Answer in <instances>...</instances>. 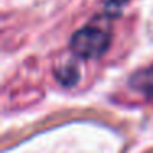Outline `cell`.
I'll return each mask as SVG.
<instances>
[{"label":"cell","instance_id":"6da1fadb","mask_svg":"<svg viewBox=\"0 0 153 153\" xmlns=\"http://www.w3.org/2000/svg\"><path fill=\"white\" fill-rule=\"evenodd\" d=\"M112 43L109 25H99L97 20L74 31L69 41V50L81 59H97L104 56Z\"/></svg>","mask_w":153,"mask_h":153},{"label":"cell","instance_id":"7a4b0ae2","mask_svg":"<svg viewBox=\"0 0 153 153\" xmlns=\"http://www.w3.org/2000/svg\"><path fill=\"white\" fill-rule=\"evenodd\" d=\"M128 86L145 99H153V66L138 69L128 77Z\"/></svg>","mask_w":153,"mask_h":153},{"label":"cell","instance_id":"3957f363","mask_svg":"<svg viewBox=\"0 0 153 153\" xmlns=\"http://www.w3.org/2000/svg\"><path fill=\"white\" fill-rule=\"evenodd\" d=\"M54 76L61 86L73 87L79 81V69L74 64H64V66H59L54 69Z\"/></svg>","mask_w":153,"mask_h":153},{"label":"cell","instance_id":"277c9868","mask_svg":"<svg viewBox=\"0 0 153 153\" xmlns=\"http://www.w3.org/2000/svg\"><path fill=\"white\" fill-rule=\"evenodd\" d=\"M128 4V0H107L105 7H104V15L107 18L119 17L122 13V8Z\"/></svg>","mask_w":153,"mask_h":153}]
</instances>
